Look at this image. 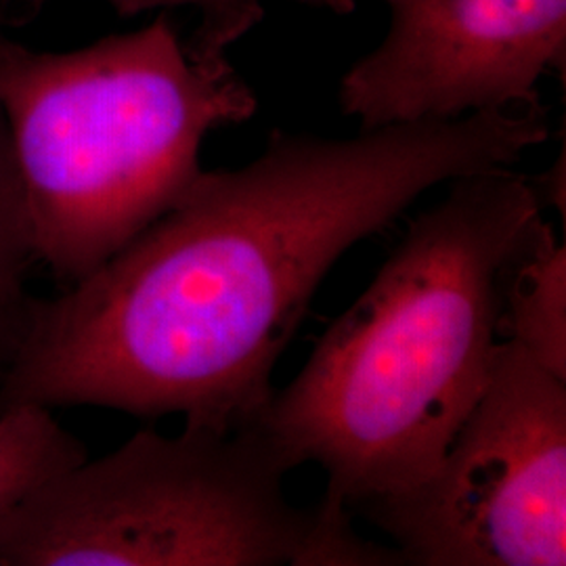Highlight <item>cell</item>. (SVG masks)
<instances>
[{
  "instance_id": "6da1fadb",
  "label": "cell",
  "mask_w": 566,
  "mask_h": 566,
  "mask_svg": "<svg viewBox=\"0 0 566 566\" xmlns=\"http://www.w3.org/2000/svg\"><path fill=\"white\" fill-rule=\"evenodd\" d=\"M547 133L542 103L348 139L275 130L259 158L202 170L102 266L36 298L0 374V409L179 413L221 432L254 424L285 346L348 248L428 189L518 163Z\"/></svg>"
},
{
  "instance_id": "7a4b0ae2",
  "label": "cell",
  "mask_w": 566,
  "mask_h": 566,
  "mask_svg": "<svg viewBox=\"0 0 566 566\" xmlns=\"http://www.w3.org/2000/svg\"><path fill=\"white\" fill-rule=\"evenodd\" d=\"M542 217L539 187L510 166L451 179L273 392L254 426L292 468H324L325 504L361 506L434 472L502 343L504 266Z\"/></svg>"
},
{
  "instance_id": "3957f363",
  "label": "cell",
  "mask_w": 566,
  "mask_h": 566,
  "mask_svg": "<svg viewBox=\"0 0 566 566\" xmlns=\"http://www.w3.org/2000/svg\"><path fill=\"white\" fill-rule=\"evenodd\" d=\"M0 109L39 264L72 285L181 200L206 137L256 97L160 13L67 51L0 36Z\"/></svg>"
},
{
  "instance_id": "277c9868",
  "label": "cell",
  "mask_w": 566,
  "mask_h": 566,
  "mask_svg": "<svg viewBox=\"0 0 566 566\" xmlns=\"http://www.w3.org/2000/svg\"><path fill=\"white\" fill-rule=\"evenodd\" d=\"M294 470L254 424L135 432L36 486L0 523V566L385 565L346 507L304 510Z\"/></svg>"
},
{
  "instance_id": "5b68a950",
  "label": "cell",
  "mask_w": 566,
  "mask_h": 566,
  "mask_svg": "<svg viewBox=\"0 0 566 566\" xmlns=\"http://www.w3.org/2000/svg\"><path fill=\"white\" fill-rule=\"evenodd\" d=\"M405 565H566V380L502 340L434 472L369 500Z\"/></svg>"
},
{
  "instance_id": "8992f818",
  "label": "cell",
  "mask_w": 566,
  "mask_h": 566,
  "mask_svg": "<svg viewBox=\"0 0 566 566\" xmlns=\"http://www.w3.org/2000/svg\"><path fill=\"white\" fill-rule=\"evenodd\" d=\"M385 4V39L338 88L344 116L361 128L535 105L537 84L565 60L566 0Z\"/></svg>"
},
{
  "instance_id": "52a82bcc",
  "label": "cell",
  "mask_w": 566,
  "mask_h": 566,
  "mask_svg": "<svg viewBox=\"0 0 566 566\" xmlns=\"http://www.w3.org/2000/svg\"><path fill=\"white\" fill-rule=\"evenodd\" d=\"M500 338L566 380V250L544 217L504 266Z\"/></svg>"
},
{
  "instance_id": "ba28073f",
  "label": "cell",
  "mask_w": 566,
  "mask_h": 566,
  "mask_svg": "<svg viewBox=\"0 0 566 566\" xmlns=\"http://www.w3.org/2000/svg\"><path fill=\"white\" fill-rule=\"evenodd\" d=\"M88 458L86 446L41 405L0 409V523L42 483Z\"/></svg>"
},
{
  "instance_id": "9c48e42d",
  "label": "cell",
  "mask_w": 566,
  "mask_h": 566,
  "mask_svg": "<svg viewBox=\"0 0 566 566\" xmlns=\"http://www.w3.org/2000/svg\"><path fill=\"white\" fill-rule=\"evenodd\" d=\"M39 264L20 172L0 109V374L20 348L36 298L30 275Z\"/></svg>"
},
{
  "instance_id": "30bf717a",
  "label": "cell",
  "mask_w": 566,
  "mask_h": 566,
  "mask_svg": "<svg viewBox=\"0 0 566 566\" xmlns=\"http://www.w3.org/2000/svg\"><path fill=\"white\" fill-rule=\"evenodd\" d=\"M122 15H137L166 7H187V0H107Z\"/></svg>"
},
{
  "instance_id": "8fae6325",
  "label": "cell",
  "mask_w": 566,
  "mask_h": 566,
  "mask_svg": "<svg viewBox=\"0 0 566 566\" xmlns=\"http://www.w3.org/2000/svg\"><path fill=\"white\" fill-rule=\"evenodd\" d=\"M294 2L317 7V9H327V11H334L338 15L350 13L355 9V0H294Z\"/></svg>"
}]
</instances>
